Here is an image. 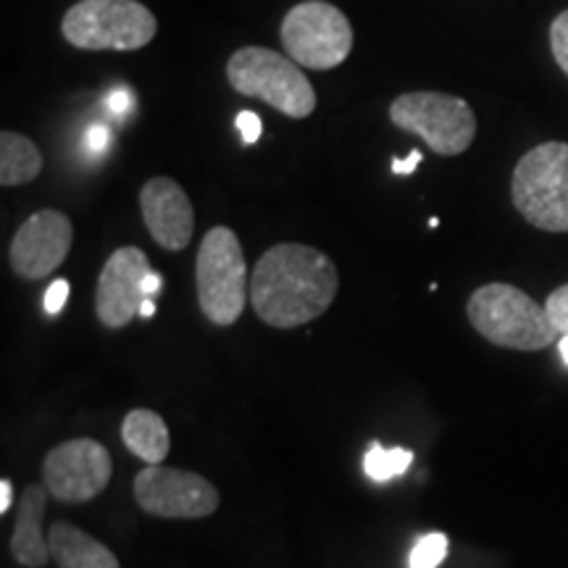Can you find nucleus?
<instances>
[{
    "label": "nucleus",
    "mask_w": 568,
    "mask_h": 568,
    "mask_svg": "<svg viewBox=\"0 0 568 568\" xmlns=\"http://www.w3.org/2000/svg\"><path fill=\"white\" fill-rule=\"evenodd\" d=\"M389 122L418 134L437 155H460L477 138V116L464 98L447 92H406L389 103Z\"/></svg>",
    "instance_id": "0eeeda50"
},
{
    "label": "nucleus",
    "mask_w": 568,
    "mask_h": 568,
    "mask_svg": "<svg viewBox=\"0 0 568 568\" xmlns=\"http://www.w3.org/2000/svg\"><path fill=\"white\" fill-rule=\"evenodd\" d=\"M466 314L487 343L508 351H545L560 339L545 305L514 284L493 282L479 287L468 297Z\"/></svg>",
    "instance_id": "f03ea898"
},
{
    "label": "nucleus",
    "mask_w": 568,
    "mask_h": 568,
    "mask_svg": "<svg viewBox=\"0 0 568 568\" xmlns=\"http://www.w3.org/2000/svg\"><path fill=\"white\" fill-rule=\"evenodd\" d=\"M510 201L537 230L568 232V142H542L521 155Z\"/></svg>",
    "instance_id": "39448f33"
},
{
    "label": "nucleus",
    "mask_w": 568,
    "mask_h": 568,
    "mask_svg": "<svg viewBox=\"0 0 568 568\" xmlns=\"http://www.w3.org/2000/svg\"><path fill=\"white\" fill-rule=\"evenodd\" d=\"M226 80L245 98H258L290 119H308L316 111V90L305 71L276 51L245 45L226 61Z\"/></svg>",
    "instance_id": "7ed1b4c3"
},
{
    "label": "nucleus",
    "mask_w": 568,
    "mask_h": 568,
    "mask_svg": "<svg viewBox=\"0 0 568 568\" xmlns=\"http://www.w3.org/2000/svg\"><path fill=\"white\" fill-rule=\"evenodd\" d=\"M13 503V485L11 479H0V514H9Z\"/></svg>",
    "instance_id": "bb28decb"
},
{
    "label": "nucleus",
    "mask_w": 568,
    "mask_h": 568,
    "mask_svg": "<svg viewBox=\"0 0 568 568\" xmlns=\"http://www.w3.org/2000/svg\"><path fill=\"white\" fill-rule=\"evenodd\" d=\"M558 351H560V358H564V364L568 366V337L558 339Z\"/></svg>",
    "instance_id": "c756f323"
},
{
    "label": "nucleus",
    "mask_w": 568,
    "mask_h": 568,
    "mask_svg": "<svg viewBox=\"0 0 568 568\" xmlns=\"http://www.w3.org/2000/svg\"><path fill=\"white\" fill-rule=\"evenodd\" d=\"M282 45L297 67L337 69L353 51L351 19L326 0H303L284 13Z\"/></svg>",
    "instance_id": "6e6552de"
},
{
    "label": "nucleus",
    "mask_w": 568,
    "mask_h": 568,
    "mask_svg": "<svg viewBox=\"0 0 568 568\" xmlns=\"http://www.w3.org/2000/svg\"><path fill=\"white\" fill-rule=\"evenodd\" d=\"M122 443L132 456L145 460L148 466H159L172 450L169 426L155 410L134 408L122 422Z\"/></svg>",
    "instance_id": "dca6fc26"
},
{
    "label": "nucleus",
    "mask_w": 568,
    "mask_h": 568,
    "mask_svg": "<svg viewBox=\"0 0 568 568\" xmlns=\"http://www.w3.org/2000/svg\"><path fill=\"white\" fill-rule=\"evenodd\" d=\"M140 211L148 232L163 251L180 253L193 243L195 209L172 176H153L142 184Z\"/></svg>",
    "instance_id": "ddd939ff"
},
{
    "label": "nucleus",
    "mask_w": 568,
    "mask_h": 568,
    "mask_svg": "<svg viewBox=\"0 0 568 568\" xmlns=\"http://www.w3.org/2000/svg\"><path fill=\"white\" fill-rule=\"evenodd\" d=\"M74 243V224L63 211L42 209L32 213L13 234L9 261L21 280H45L59 268Z\"/></svg>",
    "instance_id": "9b49d317"
},
{
    "label": "nucleus",
    "mask_w": 568,
    "mask_h": 568,
    "mask_svg": "<svg viewBox=\"0 0 568 568\" xmlns=\"http://www.w3.org/2000/svg\"><path fill=\"white\" fill-rule=\"evenodd\" d=\"M105 103H109V111H111V113H116V116H124V113L130 111L132 105H134V95H132V90L116 88V90L109 92V98H105Z\"/></svg>",
    "instance_id": "393cba45"
},
{
    "label": "nucleus",
    "mask_w": 568,
    "mask_h": 568,
    "mask_svg": "<svg viewBox=\"0 0 568 568\" xmlns=\"http://www.w3.org/2000/svg\"><path fill=\"white\" fill-rule=\"evenodd\" d=\"M48 506V487L30 485L21 493L17 521L11 535V556L24 568H45L51 560V545L42 535V516Z\"/></svg>",
    "instance_id": "4468645a"
},
{
    "label": "nucleus",
    "mask_w": 568,
    "mask_h": 568,
    "mask_svg": "<svg viewBox=\"0 0 568 568\" xmlns=\"http://www.w3.org/2000/svg\"><path fill=\"white\" fill-rule=\"evenodd\" d=\"M40 172L42 155L38 145L19 132H0V184L3 187H21V184L38 180Z\"/></svg>",
    "instance_id": "f3484780"
},
{
    "label": "nucleus",
    "mask_w": 568,
    "mask_h": 568,
    "mask_svg": "<svg viewBox=\"0 0 568 568\" xmlns=\"http://www.w3.org/2000/svg\"><path fill=\"white\" fill-rule=\"evenodd\" d=\"M48 545L59 568H122L101 539L69 521H55L48 529Z\"/></svg>",
    "instance_id": "2eb2a0df"
},
{
    "label": "nucleus",
    "mask_w": 568,
    "mask_h": 568,
    "mask_svg": "<svg viewBox=\"0 0 568 568\" xmlns=\"http://www.w3.org/2000/svg\"><path fill=\"white\" fill-rule=\"evenodd\" d=\"M155 32L159 19L138 0H80L61 21L63 40L80 51H140Z\"/></svg>",
    "instance_id": "20e7f679"
},
{
    "label": "nucleus",
    "mask_w": 568,
    "mask_h": 568,
    "mask_svg": "<svg viewBox=\"0 0 568 568\" xmlns=\"http://www.w3.org/2000/svg\"><path fill=\"white\" fill-rule=\"evenodd\" d=\"M195 282L197 303L211 324L232 326L240 322L251 290L243 243L230 226L205 232L195 261Z\"/></svg>",
    "instance_id": "423d86ee"
},
{
    "label": "nucleus",
    "mask_w": 568,
    "mask_h": 568,
    "mask_svg": "<svg viewBox=\"0 0 568 568\" xmlns=\"http://www.w3.org/2000/svg\"><path fill=\"white\" fill-rule=\"evenodd\" d=\"M69 301V282L67 280H55L45 293V314L48 316H59L63 311V305Z\"/></svg>",
    "instance_id": "4be33fe9"
},
{
    "label": "nucleus",
    "mask_w": 568,
    "mask_h": 568,
    "mask_svg": "<svg viewBox=\"0 0 568 568\" xmlns=\"http://www.w3.org/2000/svg\"><path fill=\"white\" fill-rule=\"evenodd\" d=\"M424 161V153L422 151H410L406 159H393V174L397 176H406V174H414L418 169V163Z\"/></svg>",
    "instance_id": "a878e982"
},
{
    "label": "nucleus",
    "mask_w": 568,
    "mask_h": 568,
    "mask_svg": "<svg viewBox=\"0 0 568 568\" xmlns=\"http://www.w3.org/2000/svg\"><path fill=\"white\" fill-rule=\"evenodd\" d=\"M113 458L109 447L90 437L55 445L42 464V485L61 503H90L111 485Z\"/></svg>",
    "instance_id": "1a4fd4ad"
},
{
    "label": "nucleus",
    "mask_w": 568,
    "mask_h": 568,
    "mask_svg": "<svg viewBox=\"0 0 568 568\" xmlns=\"http://www.w3.org/2000/svg\"><path fill=\"white\" fill-rule=\"evenodd\" d=\"M545 311H548L552 326L558 329L560 337H568V282L552 290L545 301Z\"/></svg>",
    "instance_id": "412c9836"
},
{
    "label": "nucleus",
    "mask_w": 568,
    "mask_h": 568,
    "mask_svg": "<svg viewBox=\"0 0 568 568\" xmlns=\"http://www.w3.org/2000/svg\"><path fill=\"white\" fill-rule=\"evenodd\" d=\"M337 290L335 261L301 243L268 247L251 276L255 316L274 329H295L316 322L335 303Z\"/></svg>",
    "instance_id": "f257e3e1"
},
{
    "label": "nucleus",
    "mask_w": 568,
    "mask_h": 568,
    "mask_svg": "<svg viewBox=\"0 0 568 568\" xmlns=\"http://www.w3.org/2000/svg\"><path fill=\"white\" fill-rule=\"evenodd\" d=\"M155 314V303H153V297H148L145 303H142V308H140V316L142 318H151Z\"/></svg>",
    "instance_id": "c85d7f7f"
},
{
    "label": "nucleus",
    "mask_w": 568,
    "mask_h": 568,
    "mask_svg": "<svg viewBox=\"0 0 568 568\" xmlns=\"http://www.w3.org/2000/svg\"><path fill=\"white\" fill-rule=\"evenodd\" d=\"M151 261L140 247L126 245L109 255L98 276L95 287V316L109 329H122L140 314L142 303L148 301L142 293V282L151 274Z\"/></svg>",
    "instance_id": "f8f14e48"
},
{
    "label": "nucleus",
    "mask_w": 568,
    "mask_h": 568,
    "mask_svg": "<svg viewBox=\"0 0 568 568\" xmlns=\"http://www.w3.org/2000/svg\"><path fill=\"white\" fill-rule=\"evenodd\" d=\"M410 464H414V450H406V447H382L379 443H372L368 447L366 458H364V468L368 474V479H374L376 485H385L389 479L403 477L408 471Z\"/></svg>",
    "instance_id": "a211bd4d"
},
{
    "label": "nucleus",
    "mask_w": 568,
    "mask_h": 568,
    "mask_svg": "<svg viewBox=\"0 0 568 568\" xmlns=\"http://www.w3.org/2000/svg\"><path fill=\"white\" fill-rule=\"evenodd\" d=\"M237 130L243 134V142L247 145H253V142H258L261 132H264V124H261V116L253 111H243L237 116Z\"/></svg>",
    "instance_id": "5701e85b"
},
{
    "label": "nucleus",
    "mask_w": 568,
    "mask_h": 568,
    "mask_svg": "<svg viewBox=\"0 0 568 568\" xmlns=\"http://www.w3.org/2000/svg\"><path fill=\"white\" fill-rule=\"evenodd\" d=\"M450 550V539L443 531H429V535L416 537L414 548L408 556V568H439Z\"/></svg>",
    "instance_id": "6ab92c4d"
},
{
    "label": "nucleus",
    "mask_w": 568,
    "mask_h": 568,
    "mask_svg": "<svg viewBox=\"0 0 568 568\" xmlns=\"http://www.w3.org/2000/svg\"><path fill=\"white\" fill-rule=\"evenodd\" d=\"M84 145L90 153H103L111 145V130L105 124H92L84 134Z\"/></svg>",
    "instance_id": "b1692460"
},
{
    "label": "nucleus",
    "mask_w": 568,
    "mask_h": 568,
    "mask_svg": "<svg viewBox=\"0 0 568 568\" xmlns=\"http://www.w3.org/2000/svg\"><path fill=\"white\" fill-rule=\"evenodd\" d=\"M142 293H145V297H155L161 293V276L151 272L145 276V282H142Z\"/></svg>",
    "instance_id": "cd10ccee"
},
{
    "label": "nucleus",
    "mask_w": 568,
    "mask_h": 568,
    "mask_svg": "<svg viewBox=\"0 0 568 568\" xmlns=\"http://www.w3.org/2000/svg\"><path fill=\"white\" fill-rule=\"evenodd\" d=\"M134 500L155 518H205L216 514L219 489L195 471L172 466H145L134 477Z\"/></svg>",
    "instance_id": "9d476101"
},
{
    "label": "nucleus",
    "mask_w": 568,
    "mask_h": 568,
    "mask_svg": "<svg viewBox=\"0 0 568 568\" xmlns=\"http://www.w3.org/2000/svg\"><path fill=\"white\" fill-rule=\"evenodd\" d=\"M550 51L560 71L568 77V11H560L550 24Z\"/></svg>",
    "instance_id": "aec40b11"
}]
</instances>
